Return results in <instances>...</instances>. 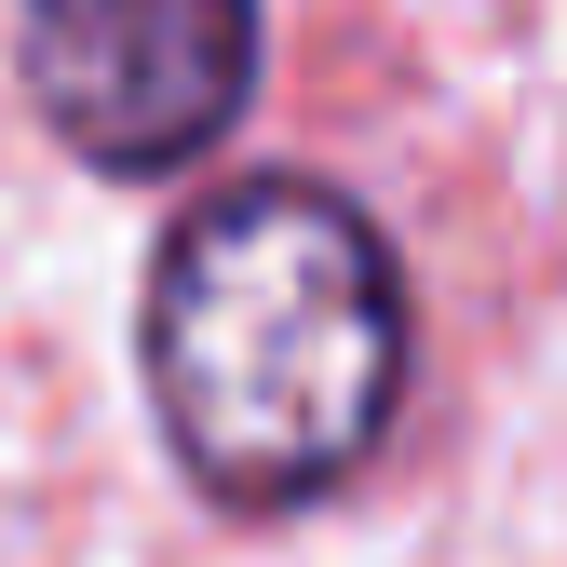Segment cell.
<instances>
[{
  "mask_svg": "<svg viewBox=\"0 0 567 567\" xmlns=\"http://www.w3.org/2000/svg\"><path fill=\"white\" fill-rule=\"evenodd\" d=\"M405 365V257L338 176H217L150 244L135 379H150L163 460L230 527L338 501L392 446Z\"/></svg>",
  "mask_w": 567,
  "mask_h": 567,
  "instance_id": "6da1fadb",
  "label": "cell"
},
{
  "mask_svg": "<svg viewBox=\"0 0 567 567\" xmlns=\"http://www.w3.org/2000/svg\"><path fill=\"white\" fill-rule=\"evenodd\" d=\"M14 82L82 176H189L257 109V0H14Z\"/></svg>",
  "mask_w": 567,
  "mask_h": 567,
  "instance_id": "7a4b0ae2",
  "label": "cell"
}]
</instances>
